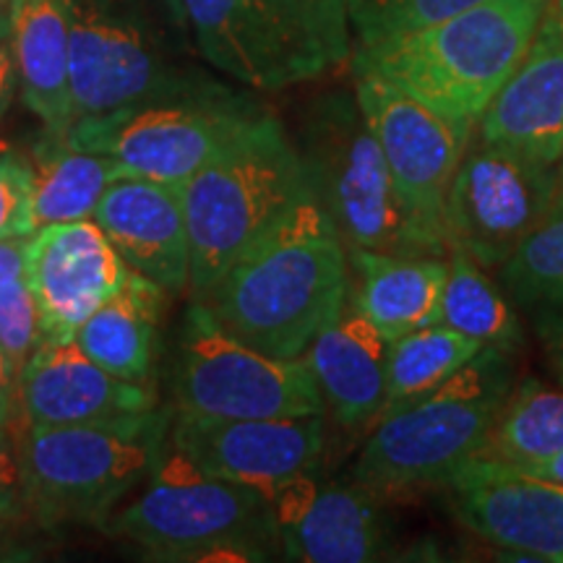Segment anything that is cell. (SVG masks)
Returning a JSON list of instances; mask_svg holds the SVG:
<instances>
[{
	"mask_svg": "<svg viewBox=\"0 0 563 563\" xmlns=\"http://www.w3.org/2000/svg\"><path fill=\"white\" fill-rule=\"evenodd\" d=\"M258 112L228 87L81 118L63 139L115 159L123 173L183 186Z\"/></svg>",
	"mask_w": 563,
	"mask_h": 563,
	"instance_id": "10",
	"label": "cell"
},
{
	"mask_svg": "<svg viewBox=\"0 0 563 563\" xmlns=\"http://www.w3.org/2000/svg\"><path fill=\"white\" fill-rule=\"evenodd\" d=\"M24 426H84L159 410L157 389L97 365L74 336H47L19 373Z\"/></svg>",
	"mask_w": 563,
	"mask_h": 563,
	"instance_id": "17",
	"label": "cell"
},
{
	"mask_svg": "<svg viewBox=\"0 0 563 563\" xmlns=\"http://www.w3.org/2000/svg\"><path fill=\"white\" fill-rule=\"evenodd\" d=\"M559 452H563V389L525 382L506 397L481 456L522 470Z\"/></svg>",
	"mask_w": 563,
	"mask_h": 563,
	"instance_id": "28",
	"label": "cell"
},
{
	"mask_svg": "<svg viewBox=\"0 0 563 563\" xmlns=\"http://www.w3.org/2000/svg\"><path fill=\"white\" fill-rule=\"evenodd\" d=\"M170 443L196 467L272 496L311 473L323 452V415L306 418H214L175 410Z\"/></svg>",
	"mask_w": 563,
	"mask_h": 563,
	"instance_id": "14",
	"label": "cell"
},
{
	"mask_svg": "<svg viewBox=\"0 0 563 563\" xmlns=\"http://www.w3.org/2000/svg\"><path fill=\"white\" fill-rule=\"evenodd\" d=\"M32 235L0 238V282L26 277V251Z\"/></svg>",
	"mask_w": 563,
	"mask_h": 563,
	"instance_id": "35",
	"label": "cell"
},
{
	"mask_svg": "<svg viewBox=\"0 0 563 563\" xmlns=\"http://www.w3.org/2000/svg\"><path fill=\"white\" fill-rule=\"evenodd\" d=\"M501 282L514 302L538 321L548 336L563 334V214L548 217L501 266Z\"/></svg>",
	"mask_w": 563,
	"mask_h": 563,
	"instance_id": "29",
	"label": "cell"
},
{
	"mask_svg": "<svg viewBox=\"0 0 563 563\" xmlns=\"http://www.w3.org/2000/svg\"><path fill=\"white\" fill-rule=\"evenodd\" d=\"M553 3H561V0H553Z\"/></svg>",
	"mask_w": 563,
	"mask_h": 563,
	"instance_id": "45",
	"label": "cell"
},
{
	"mask_svg": "<svg viewBox=\"0 0 563 563\" xmlns=\"http://www.w3.org/2000/svg\"><path fill=\"white\" fill-rule=\"evenodd\" d=\"M290 9L298 13V19L306 24V30L313 34L327 55L329 68L340 66L350 58L352 40H350V0H287Z\"/></svg>",
	"mask_w": 563,
	"mask_h": 563,
	"instance_id": "33",
	"label": "cell"
},
{
	"mask_svg": "<svg viewBox=\"0 0 563 563\" xmlns=\"http://www.w3.org/2000/svg\"><path fill=\"white\" fill-rule=\"evenodd\" d=\"M555 191L551 162L488 141L470 146L443 207L449 249L464 251L483 269H501L553 214Z\"/></svg>",
	"mask_w": 563,
	"mask_h": 563,
	"instance_id": "11",
	"label": "cell"
},
{
	"mask_svg": "<svg viewBox=\"0 0 563 563\" xmlns=\"http://www.w3.org/2000/svg\"><path fill=\"white\" fill-rule=\"evenodd\" d=\"M355 97L405 199L446 238L443 207L475 123L435 110L378 74H357Z\"/></svg>",
	"mask_w": 563,
	"mask_h": 563,
	"instance_id": "13",
	"label": "cell"
},
{
	"mask_svg": "<svg viewBox=\"0 0 563 563\" xmlns=\"http://www.w3.org/2000/svg\"><path fill=\"white\" fill-rule=\"evenodd\" d=\"M173 410L84 426H26L19 435L30 517L95 525L141 488L170 435Z\"/></svg>",
	"mask_w": 563,
	"mask_h": 563,
	"instance_id": "8",
	"label": "cell"
},
{
	"mask_svg": "<svg viewBox=\"0 0 563 563\" xmlns=\"http://www.w3.org/2000/svg\"><path fill=\"white\" fill-rule=\"evenodd\" d=\"M32 228L81 222L95 217L97 203L123 167L102 154L70 146L63 133L45 131L32 157Z\"/></svg>",
	"mask_w": 563,
	"mask_h": 563,
	"instance_id": "25",
	"label": "cell"
},
{
	"mask_svg": "<svg viewBox=\"0 0 563 563\" xmlns=\"http://www.w3.org/2000/svg\"><path fill=\"white\" fill-rule=\"evenodd\" d=\"M551 357H553V365H555V371H559V376H561V382H563V334L561 336H553L551 340Z\"/></svg>",
	"mask_w": 563,
	"mask_h": 563,
	"instance_id": "40",
	"label": "cell"
},
{
	"mask_svg": "<svg viewBox=\"0 0 563 563\" xmlns=\"http://www.w3.org/2000/svg\"><path fill=\"white\" fill-rule=\"evenodd\" d=\"M97 228L129 269L178 295L191 285V243L180 186L123 173L97 203Z\"/></svg>",
	"mask_w": 563,
	"mask_h": 563,
	"instance_id": "19",
	"label": "cell"
},
{
	"mask_svg": "<svg viewBox=\"0 0 563 563\" xmlns=\"http://www.w3.org/2000/svg\"><path fill=\"white\" fill-rule=\"evenodd\" d=\"M129 272L97 222L47 224L30 238L26 279L40 302L47 336H74L104 300L121 290Z\"/></svg>",
	"mask_w": 563,
	"mask_h": 563,
	"instance_id": "16",
	"label": "cell"
},
{
	"mask_svg": "<svg viewBox=\"0 0 563 563\" xmlns=\"http://www.w3.org/2000/svg\"><path fill=\"white\" fill-rule=\"evenodd\" d=\"M553 5H559V9L563 11V0H561V3H553Z\"/></svg>",
	"mask_w": 563,
	"mask_h": 563,
	"instance_id": "44",
	"label": "cell"
},
{
	"mask_svg": "<svg viewBox=\"0 0 563 563\" xmlns=\"http://www.w3.org/2000/svg\"><path fill=\"white\" fill-rule=\"evenodd\" d=\"M555 173H559V191H555V203H553V214H563V152L559 165H555Z\"/></svg>",
	"mask_w": 563,
	"mask_h": 563,
	"instance_id": "41",
	"label": "cell"
},
{
	"mask_svg": "<svg viewBox=\"0 0 563 563\" xmlns=\"http://www.w3.org/2000/svg\"><path fill=\"white\" fill-rule=\"evenodd\" d=\"M347 292V249L308 188L194 300L235 340L292 361L342 311Z\"/></svg>",
	"mask_w": 563,
	"mask_h": 563,
	"instance_id": "1",
	"label": "cell"
},
{
	"mask_svg": "<svg viewBox=\"0 0 563 563\" xmlns=\"http://www.w3.org/2000/svg\"><path fill=\"white\" fill-rule=\"evenodd\" d=\"M32 167L19 152H0V238L32 235Z\"/></svg>",
	"mask_w": 563,
	"mask_h": 563,
	"instance_id": "32",
	"label": "cell"
},
{
	"mask_svg": "<svg viewBox=\"0 0 563 563\" xmlns=\"http://www.w3.org/2000/svg\"><path fill=\"white\" fill-rule=\"evenodd\" d=\"M165 290L144 274L129 279L76 329L74 340L97 365L131 384L154 386Z\"/></svg>",
	"mask_w": 563,
	"mask_h": 563,
	"instance_id": "24",
	"label": "cell"
},
{
	"mask_svg": "<svg viewBox=\"0 0 563 563\" xmlns=\"http://www.w3.org/2000/svg\"><path fill=\"white\" fill-rule=\"evenodd\" d=\"M481 342L470 340L441 321L389 342L386 352V397L382 415L426 397L454 373H460L477 352ZM378 415V418H382Z\"/></svg>",
	"mask_w": 563,
	"mask_h": 563,
	"instance_id": "26",
	"label": "cell"
},
{
	"mask_svg": "<svg viewBox=\"0 0 563 563\" xmlns=\"http://www.w3.org/2000/svg\"><path fill=\"white\" fill-rule=\"evenodd\" d=\"M473 3L477 0H350L352 51L418 32L422 26L454 16Z\"/></svg>",
	"mask_w": 563,
	"mask_h": 563,
	"instance_id": "30",
	"label": "cell"
},
{
	"mask_svg": "<svg viewBox=\"0 0 563 563\" xmlns=\"http://www.w3.org/2000/svg\"><path fill=\"white\" fill-rule=\"evenodd\" d=\"M308 191L300 154L269 112H258L180 186L199 298L262 232Z\"/></svg>",
	"mask_w": 563,
	"mask_h": 563,
	"instance_id": "5",
	"label": "cell"
},
{
	"mask_svg": "<svg viewBox=\"0 0 563 563\" xmlns=\"http://www.w3.org/2000/svg\"><path fill=\"white\" fill-rule=\"evenodd\" d=\"M24 517H30V501L19 439L11 433V426L0 422V525L13 527Z\"/></svg>",
	"mask_w": 563,
	"mask_h": 563,
	"instance_id": "34",
	"label": "cell"
},
{
	"mask_svg": "<svg viewBox=\"0 0 563 563\" xmlns=\"http://www.w3.org/2000/svg\"><path fill=\"white\" fill-rule=\"evenodd\" d=\"M19 407V373L11 368L9 357L0 352V422L13 426Z\"/></svg>",
	"mask_w": 563,
	"mask_h": 563,
	"instance_id": "36",
	"label": "cell"
},
{
	"mask_svg": "<svg viewBox=\"0 0 563 563\" xmlns=\"http://www.w3.org/2000/svg\"><path fill=\"white\" fill-rule=\"evenodd\" d=\"M477 125L488 144L559 165L563 152V11L553 0L525 58Z\"/></svg>",
	"mask_w": 563,
	"mask_h": 563,
	"instance_id": "20",
	"label": "cell"
},
{
	"mask_svg": "<svg viewBox=\"0 0 563 563\" xmlns=\"http://www.w3.org/2000/svg\"><path fill=\"white\" fill-rule=\"evenodd\" d=\"M347 262L355 274L347 300L389 342L439 321L446 258L350 249Z\"/></svg>",
	"mask_w": 563,
	"mask_h": 563,
	"instance_id": "22",
	"label": "cell"
},
{
	"mask_svg": "<svg viewBox=\"0 0 563 563\" xmlns=\"http://www.w3.org/2000/svg\"><path fill=\"white\" fill-rule=\"evenodd\" d=\"M110 538L165 561H256L274 534L269 498L207 475L167 435L141 490L100 522Z\"/></svg>",
	"mask_w": 563,
	"mask_h": 563,
	"instance_id": "7",
	"label": "cell"
},
{
	"mask_svg": "<svg viewBox=\"0 0 563 563\" xmlns=\"http://www.w3.org/2000/svg\"><path fill=\"white\" fill-rule=\"evenodd\" d=\"M11 53L21 100L45 131L66 133L70 108V47L63 0H11Z\"/></svg>",
	"mask_w": 563,
	"mask_h": 563,
	"instance_id": "23",
	"label": "cell"
},
{
	"mask_svg": "<svg viewBox=\"0 0 563 563\" xmlns=\"http://www.w3.org/2000/svg\"><path fill=\"white\" fill-rule=\"evenodd\" d=\"M196 47L243 87L277 91L311 81L327 55L287 0H180Z\"/></svg>",
	"mask_w": 563,
	"mask_h": 563,
	"instance_id": "12",
	"label": "cell"
},
{
	"mask_svg": "<svg viewBox=\"0 0 563 563\" xmlns=\"http://www.w3.org/2000/svg\"><path fill=\"white\" fill-rule=\"evenodd\" d=\"M5 9H11V0H0V11H5Z\"/></svg>",
	"mask_w": 563,
	"mask_h": 563,
	"instance_id": "43",
	"label": "cell"
},
{
	"mask_svg": "<svg viewBox=\"0 0 563 563\" xmlns=\"http://www.w3.org/2000/svg\"><path fill=\"white\" fill-rule=\"evenodd\" d=\"M16 84H19L16 60H13L9 42H3V45H0V121H3L5 110H9V104L13 100Z\"/></svg>",
	"mask_w": 563,
	"mask_h": 563,
	"instance_id": "37",
	"label": "cell"
},
{
	"mask_svg": "<svg viewBox=\"0 0 563 563\" xmlns=\"http://www.w3.org/2000/svg\"><path fill=\"white\" fill-rule=\"evenodd\" d=\"M464 527L530 561L563 563V483L477 456L446 483Z\"/></svg>",
	"mask_w": 563,
	"mask_h": 563,
	"instance_id": "15",
	"label": "cell"
},
{
	"mask_svg": "<svg viewBox=\"0 0 563 563\" xmlns=\"http://www.w3.org/2000/svg\"><path fill=\"white\" fill-rule=\"evenodd\" d=\"M45 340L40 302L26 277L0 282V352L21 373L32 352Z\"/></svg>",
	"mask_w": 563,
	"mask_h": 563,
	"instance_id": "31",
	"label": "cell"
},
{
	"mask_svg": "<svg viewBox=\"0 0 563 563\" xmlns=\"http://www.w3.org/2000/svg\"><path fill=\"white\" fill-rule=\"evenodd\" d=\"M509 394V350L483 347L439 389L376 420L355 464L357 485L373 496L446 485L483 454Z\"/></svg>",
	"mask_w": 563,
	"mask_h": 563,
	"instance_id": "6",
	"label": "cell"
},
{
	"mask_svg": "<svg viewBox=\"0 0 563 563\" xmlns=\"http://www.w3.org/2000/svg\"><path fill=\"white\" fill-rule=\"evenodd\" d=\"M63 5L70 123L131 104L224 89L201 68L203 55L180 0H63Z\"/></svg>",
	"mask_w": 563,
	"mask_h": 563,
	"instance_id": "2",
	"label": "cell"
},
{
	"mask_svg": "<svg viewBox=\"0 0 563 563\" xmlns=\"http://www.w3.org/2000/svg\"><path fill=\"white\" fill-rule=\"evenodd\" d=\"M274 534L287 559L306 563H368L382 559L386 532L373 493L363 485L319 488L311 473L269 496Z\"/></svg>",
	"mask_w": 563,
	"mask_h": 563,
	"instance_id": "18",
	"label": "cell"
},
{
	"mask_svg": "<svg viewBox=\"0 0 563 563\" xmlns=\"http://www.w3.org/2000/svg\"><path fill=\"white\" fill-rule=\"evenodd\" d=\"M302 170L316 201L340 232L344 249L399 256H449L439 230L405 199L355 95H329L302 121Z\"/></svg>",
	"mask_w": 563,
	"mask_h": 563,
	"instance_id": "4",
	"label": "cell"
},
{
	"mask_svg": "<svg viewBox=\"0 0 563 563\" xmlns=\"http://www.w3.org/2000/svg\"><path fill=\"white\" fill-rule=\"evenodd\" d=\"M551 0H477L418 32L352 51L355 74H378L460 121L485 108L525 58Z\"/></svg>",
	"mask_w": 563,
	"mask_h": 563,
	"instance_id": "3",
	"label": "cell"
},
{
	"mask_svg": "<svg viewBox=\"0 0 563 563\" xmlns=\"http://www.w3.org/2000/svg\"><path fill=\"white\" fill-rule=\"evenodd\" d=\"M9 37H11V9H5L0 11V45L9 42Z\"/></svg>",
	"mask_w": 563,
	"mask_h": 563,
	"instance_id": "42",
	"label": "cell"
},
{
	"mask_svg": "<svg viewBox=\"0 0 563 563\" xmlns=\"http://www.w3.org/2000/svg\"><path fill=\"white\" fill-rule=\"evenodd\" d=\"M175 410L214 418H306L327 405L306 361H282L224 332L199 300L183 316L170 365Z\"/></svg>",
	"mask_w": 563,
	"mask_h": 563,
	"instance_id": "9",
	"label": "cell"
},
{
	"mask_svg": "<svg viewBox=\"0 0 563 563\" xmlns=\"http://www.w3.org/2000/svg\"><path fill=\"white\" fill-rule=\"evenodd\" d=\"M386 352L389 340L350 300L302 352L323 405L342 426L361 428L382 415Z\"/></svg>",
	"mask_w": 563,
	"mask_h": 563,
	"instance_id": "21",
	"label": "cell"
},
{
	"mask_svg": "<svg viewBox=\"0 0 563 563\" xmlns=\"http://www.w3.org/2000/svg\"><path fill=\"white\" fill-rule=\"evenodd\" d=\"M446 262L449 274L443 285L439 321L481 342L483 347L511 352L522 340V329L506 295L464 251L449 249Z\"/></svg>",
	"mask_w": 563,
	"mask_h": 563,
	"instance_id": "27",
	"label": "cell"
},
{
	"mask_svg": "<svg viewBox=\"0 0 563 563\" xmlns=\"http://www.w3.org/2000/svg\"><path fill=\"white\" fill-rule=\"evenodd\" d=\"M37 559L32 548L21 545L19 540H13L9 532H5V525H0V563L5 561H32Z\"/></svg>",
	"mask_w": 563,
	"mask_h": 563,
	"instance_id": "39",
	"label": "cell"
},
{
	"mask_svg": "<svg viewBox=\"0 0 563 563\" xmlns=\"http://www.w3.org/2000/svg\"><path fill=\"white\" fill-rule=\"evenodd\" d=\"M509 467V464H506ZM511 470H519V467H511ZM519 473L525 475H532V477H543V481H553V483H563V452L553 454L551 460L545 462H538V464H530V467H522Z\"/></svg>",
	"mask_w": 563,
	"mask_h": 563,
	"instance_id": "38",
	"label": "cell"
}]
</instances>
